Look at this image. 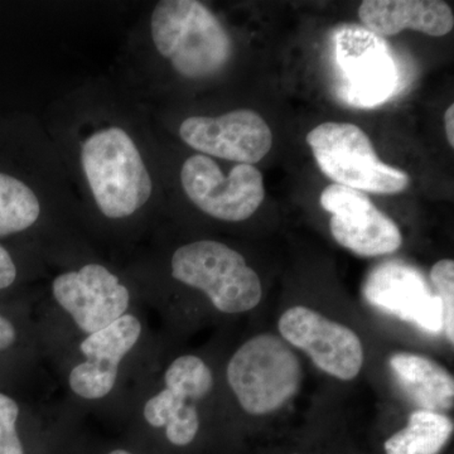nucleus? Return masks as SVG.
Here are the masks:
<instances>
[{
  "label": "nucleus",
  "mask_w": 454,
  "mask_h": 454,
  "mask_svg": "<svg viewBox=\"0 0 454 454\" xmlns=\"http://www.w3.org/2000/svg\"><path fill=\"white\" fill-rule=\"evenodd\" d=\"M364 295L372 306L426 333L443 330L441 301L423 274L413 267L399 262L379 265L367 277Z\"/></svg>",
  "instance_id": "f8f14e48"
},
{
  "label": "nucleus",
  "mask_w": 454,
  "mask_h": 454,
  "mask_svg": "<svg viewBox=\"0 0 454 454\" xmlns=\"http://www.w3.org/2000/svg\"><path fill=\"white\" fill-rule=\"evenodd\" d=\"M52 294L82 333H98L125 315L130 293L121 279L100 264H88L53 280Z\"/></svg>",
  "instance_id": "9b49d317"
},
{
  "label": "nucleus",
  "mask_w": 454,
  "mask_h": 454,
  "mask_svg": "<svg viewBox=\"0 0 454 454\" xmlns=\"http://www.w3.org/2000/svg\"><path fill=\"white\" fill-rule=\"evenodd\" d=\"M17 267L11 254L0 245V289L8 288L16 282Z\"/></svg>",
  "instance_id": "4be33fe9"
},
{
  "label": "nucleus",
  "mask_w": 454,
  "mask_h": 454,
  "mask_svg": "<svg viewBox=\"0 0 454 454\" xmlns=\"http://www.w3.org/2000/svg\"><path fill=\"white\" fill-rule=\"evenodd\" d=\"M82 162L98 210L109 219L130 216L151 199V176L136 143L121 128L98 130L86 139Z\"/></svg>",
  "instance_id": "7ed1b4c3"
},
{
  "label": "nucleus",
  "mask_w": 454,
  "mask_h": 454,
  "mask_svg": "<svg viewBox=\"0 0 454 454\" xmlns=\"http://www.w3.org/2000/svg\"><path fill=\"white\" fill-rule=\"evenodd\" d=\"M106 454H136L131 452V450H127V448H114V450H109Z\"/></svg>",
  "instance_id": "393cba45"
},
{
  "label": "nucleus",
  "mask_w": 454,
  "mask_h": 454,
  "mask_svg": "<svg viewBox=\"0 0 454 454\" xmlns=\"http://www.w3.org/2000/svg\"><path fill=\"white\" fill-rule=\"evenodd\" d=\"M334 62L339 74L337 94L354 107L385 103L399 85V67L387 42L365 27H340L333 35Z\"/></svg>",
  "instance_id": "423d86ee"
},
{
  "label": "nucleus",
  "mask_w": 454,
  "mask_h": 454,
  "mask_svg": "<svg viewBox=\"0 0 454 454\" xmlns=\"http://www.w3.org/2000/svg\"><path fill=\"white\" fill-rule=\"evenodd\" d=\"M145 422L155 429H164L167 443L184 450L196 444L201 430V419L195 400L179 391L164 387L145 403Z\"/></svg>",
  "instance_id": "dca6fc26"
},
{
  "label": "nucleus",
  "mask_w": 454,
  "mask_h": 454,
  "mask_svg": "<svg viewBox=\"0 0 454 454\" xmlns=\"http://www.w3.org/2000/svg\"><path fill=\"white\" fill-rule=\"evenodd\" d=\"M20 406L13 397L0 393V454H28L18 430Z\"/></svg>",
  "instance_id": "412c9836"
},
{
  "label": "nucleus",
  "mask_w": 454,
  "mask_h": 454,
  "mask_svg": "<svg viewBox=\"0 0 454 454\" xmlns=\"http://www.w3.org/2000/svg\"><path fill=\"white\" fill-rule=\"evenodd\" d=\"M358 18L367 31L381 38L405 29L443 37L454 27L452 8L442 0H365Z\"/></svg>",
  "instance_id": "4468645a"
},
{
  "label": "nucleus",
  "mask_w": 454,
  "mask_h": 454,
  "mask_svg": "<svg viewBox=\"0 0 454 454\" xmlns=\"http://www.w3.org/2000/svg\"><path fill=\"white\" fill-rule=\"evenodd\" d=\"M430 283L437 295L443 315V331L448 342L454 345V262L439 260L430 270Z\"/></svg>",
  "instance_id": "aec40b11"
},
{
  "label": "nucleus",
  "mask_w": 454,
  "mask_h": 454,
  "mask_svg": "<svg viewBox=\"0 0 454 454\" xmlns=\"http://www.w3.org/2000/svg\"><path fill=\"white\" fill-rule=\"evenodd\" d=\"M179 137L206 157L250 166L260 162L273 145L267 121L250 109L232 110L220 116H191L179 127Z\"/></svg>",
  "instance_id": "9d476101"
},
{
  "label": "nucleus",
  "mask_w": 454,
  "mask_h": 454,
  "mask_svg": "<svg viewBox=\"0 0 454 454\" xmlns=\"http://www.w3.org/2000/svg\"><path fill=\"white\" fill-rule=\"evenodd\" d=\"M319 169L334 184L378 195H395L411 184L402 169L382 162L369 136L349 122H324L307 136Z\"/></svg>",
  "instance_id": "39448f33"
},
{
  "label": "nucleus",
  "mask_w": 454,
  "mask_h": 454,
  "mask_svg": "<svg viewBox=\"0 0 454 454\" xmlns=\"http://www.w3.org/2000/svg\"><path fill=\"white\" fill-rule=\"evenodd\" d=\"M454 432L453 420L438 411H418L382 442V454H442Z\"/></svg>",
  "instance_id": "f3484780"
},
{
  "label": "nucleus",
  "mask_w": 454,
  "mask_h": 454,
  "mask_svg": "<svg viewBox=\"0 0 454 454\" xmlns=\"http://www.w3.org/2000/svg\"><path fill=\"white\" fill-rule=\"evenodd\" d=\"M330 212V230L340 247L364 258L389 255L400 249L403 235L395 221L379 210L372 200L352 188L330 184L319 197Z\"/></svg>",
  "instance_id": "1a4fd4ad"
},
{
  "label": "nucleus",
  "mask_w": 454,
  "mask_h": 454,
  "mask_svg": "<svg viewBox=\"0 0 454 454\" xmlns=\"http://www.w3.org/2000/svg\"><path fill=\"white\" fill-rule=\"evenodd\" d=\"M278 331L291 348L303 351L337 380H354L363 370L365 351L358 334L315 309L294 306L284 310Z\"/></svg>",
  "instance_id": "6e6552de"
},
{
  "label": "nucleus",
  "mask_w": 454,
  "mask_h": 454,
  "mask_svg": "<svg viewBox=\"0 0 454 454\" xmlns=\"http://www.w3.org/2000/svg\"><path fill=\"white\" fill-rule=\"evenodd\" d=\"M158 52L187 79L221 73L231 59L232 42L217 17L196 0H162L152 14Z\"/></svg>",
  "instance_id": "f257e3e1"
},
{
  "label": "nucleus",
  "mask_w": 454,
  "mask_h": 454,
  "mask_svg": "<svg viewBox=\"0 0 454 454\" xmlns=\"http://www.w3.org/2000/svg\"><path fill=\"white\" fill-rule=\"evenodd\" d=\"M164 384L168 389L179 391L190 399L199 402L211 393L214 375L202 358L184 355L170 364L164 373Z\"/></svg>",
  "instance_id": "6ab92c4d"
},
{
  "label": "nucleus",
  "mask_w": 454,
  "mask_h": 454,
  "mask_svg": "<svg viewBox=\"0 0 454 454\" xmlns=\"http://www.w3.org/2000/svg\"><path fill=\"white\" fill-rule=\"evenodd\" d=\"M179 283L199 289L212 306L226 315H240L258 307L262 286L240 253L215 240L178 247L170 262Z\"/></svg>",
  "instance_id": "20e7f679"
},
{
  "label": "nucleus",
  "mask_w": 454,
  "mask_h": 454,
  "mask_svg": "<svg viewBox=\"0 0 454 454\" xmlns=\"http://www.w3.org/2000/svg\"><path fill=\"white\" fill-rule=\"evenodd\" d=\"M41 205L31 188L0 173V236L17 234L35 225Z\"/></svg>",
  "instance_id": "a211bd4d"
},
{
  "label": "nucleus",
  "mask_w": 454,
  "mask_h": 454,
  "mask_svg": "<svg viewBox=\"0 0 454 454\" xmlns=\"http://www.w3.org/2000/svg\"><path fill=\"white\" fill-rule=\"evenodd\" d=\"M230 389L250 417L276 414L297 395L303 369L280 336L259 333L236 349L226 367Z\"/></svg>",
  "instance_id": "f03ea898"
},
{
  "label": "nucleus",
  "mask_w": 454,
  "mask_h": 454,
  "mask_svg": "<svg viewBox=\"0 0 454 454\" xmlns=\"http://www.w3.org/2000/svg\"><path fill=\"white\" fill-rule=\"evenodd\" d=\"M389 366L400 389L419 411L438 413L452 411L454 379L446 367L413 352L391 355Z\"/></svg>",
  "instance_id": "2eb2a0df"
},
{
  "label": "nucleus",
  "mask_w": 454,
  "mask_h": 454,
  "mask_svg": "<svg viewBox=\"0 0 454 454\" xmlns=\"http://www.w3.org/2000/svg\"><path fill=\"white\" fill-rule=\"evenodd\" d=\"M17 340V331L14 325L3 315H0V351L12 348Z\"/></svg>",
  "instance_id": "5701e85b"
},
{
  "label": "nucleus",
  "mask_w": 454,
  "mask_h": 454,
  "mask_svg": "<svg viewBox=\"0 0 454 454\" xmlns=\"http://www.w3.org/2000/svg\"><path fill=\"white\" fill-rule=\"evenodd\" d=\"M181 182L200 210L226 223L249 219L265 199L264 177L256 167L238 164L225 176L219 164L202 154L184 162Z\"/></svg>",
  "instance_id": "0eeeda50"
},
{
  "label": "nucleus",
  "mask_w": 454,
  "mask_h": 454,
  "mask_svg": "<svg viewBox=\"0 0 454 454\" xmlns=\"http://www.w3.org/2000/svg\"><path fill=\"white\" fill-rule=\"evenodd\" d=\"M444 128H446V134L448 143L450 148H454V106H448L446 114H444Z\"/></svg>",
  "instance_id": "b1692460"
},
{
  "label": "nucleus",
  "mask_w": 454,
  "mask_h": 454,
  "mask_svg": "<svg viewBox=\"0 0 454 454\" xmlns=\"http://www.w3.org/2000/svg\"><path fill=\"white\" fill-rule=\"evenodd\" d=\"M142 324L136 316L124 315L112 325L89 334L80 345L86 361L71 370L68 384L77 396L103 399L115 387L122 358L138 343Z\"/></svg>",
  "instance_id": "ddd939ff"
}]
</instances>
